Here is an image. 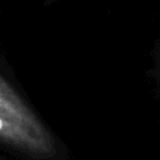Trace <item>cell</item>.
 Segmentation results:
<instances>
[{
  "label": "cell",
  "mask_w": 160,
  "mask_h": 160,
  "mask_svg": "<svg viewBox=\"0 0 160 160\" xmlns=\"http://www.w3.org/2000/svg\"><path fill=\"white\" fill-rule=\"evenodd\" d=\"M0 138L9 146L32 156L55 154V141L4 76L0 79Z\"/></svg>",
  "instance_id": "1"
}]
</instances>
